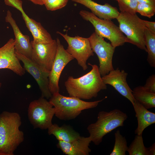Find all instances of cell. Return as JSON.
Returning a JSON list of instances; mask_svg holds the SVG:
<instances>
[{
  "mask_svg": "<svg viewBox=\"0 0 155 155\" xmlns=\"http://www.w3.org/2000/svg\"><path fill=\"white\" fill-rule=\"evenodd\" d=\"M88 64L91 70L83 75L77 78L69 76L65 82V86L69 96L81 99L89 100L96 97L99 92L107 89L103 82L98 67L96 64Z\"/></svg>",
  "mask_w": 155,
  "mask_h": 155,
  "instance_id": "6da1fadb",
  "label": "cell"
},
{
  "mask_svg": "<svg viewBox=\"0 0 155 155\" xmlns=\"http://www.w3.org/2000/svg\"><path fill=\"white\" fill-rule=\"evenodd\" d=\"M21 117L16 112L4 111L0 114V153L1 155H13L24 140L20 129Z\"/></svg>",
  "mask_w": 155,
  "mask_h": 155,
  "instance_id": "7a4b0ae2",
  "label": "cell"
},
{
  "mask_svg": "<svg viewBox=\"0 0 155 155\" xmlns=\"http://www.w3.org/2000/svg\"><path fill=\"white\" fill-rule=\"evenodd\" d=\"M107 97L87 102L74 96H65L57 92L52 94L49 101L55 108V115L57 117L61 120H69L76 118L83 110L96 107Z\"/></svg>",
  "mask_w": 155,
  "mask_h": 155,
  "instance_id": "3957f363",
  "label": "cell"
},
{
  "mask_svg": "<svg viewBox=\"0 0 155 155\" xmlns=\"http://www.w3.org/2000/svg\"><path fill=\"white\" fill-rule=\"evenodd\" d=\"M127 117L126 113L117 109L109 112L100 111L97 121L87 127L91 141L96 145H99L105 135L117 128L123 126Z\"/></svg>",
  "mask_w": 155,
  "mask_h": 155,
  "instance_id": "277c9868",
  "label": "cell"
},
{
  "mask_svg": "<svg viewBox=\"0 0 155 155\" xmlns=\"http://www.w3.org/2000/svg\"><path fill=\"white\" fill-rule=\"evenodd\" d=\"M79 13L84 19L92 24L95 32L98 35L108 39L114 48L122 46L126 42L129 43L119 27L111 20L100 18L92 12L85 10L80 11Z\"/></svg>",
  "mask_w": 155,
  "mask_h": 155,
  "instance_id": "5b68a950",
  "label": "cell"
},
{
  "mask_svg": "<svg viewBox=\"0 0 155 155\" xmlns=\"http://www.w3.org/2000/svg\"><path fill=\"white\" fill-rule=\"evenodd\" d=\"M116 19L120 30L126 35L129 43L147 52L144 37L146 27L143 20L136 14L121 12Z\"/></svg>",
  "mask_w": 155,
  "mask_h": 155,
  "instance_id": "8992f818",
  "label": "cell"
},
{
  "mask_svg": "<svg viewBox=\"0 0 155 155\" xmlns=\"http://www.w3.org/2000/svg\"><path fill=\"white\" fill-rule=\"evenodd\" d=\"M55 108L49 101L41 96L30 103L28 110V120L34 128L48 129L53 124Z\"/></svg>",
  "mask_w": 155,
  "mask_h": 155,
  "instance_id": "52a82bcc",
  "label": "cell"
},
{
  "mask_svg": "<svg viewBox=\"0 0 155 155\" xmlns=\"http://www.w3.org/2000/svg\"><path fill=\"white\" fill-rule=\"evenodd\" d=\"M88 38L93 52L98 58L99 70L101 76L102 77L114 69L112 60L115 48L95 32Z\"/></svg>",
  "mask_w": 155,
  "mask_h": 155,
  "instance_id": "ba28073f",
  "label": "cell"
},
{
  "mask_svg": "<svg viewBox=\"0 0 155 155\" xmlns=\"http://www.w3.org/2000/svg\"><path fill=\"white\" fill-rule=\"evenodd\" d=\"M57 32L67 42L68 46L66 51L76 60L78 64L84 71L86 70L88 68L87 60L94 55L88 38L79 36L73 37L68 36L67 33Z\"/></svg>",
  "mask_w": 155,
  "mask_h": 155,
  "instance_id": "9c48e42d",
  "label": "cell"
},
{
  "mask_svg": "<svg viewBox=\"0 0 155 155\" xmlns=\"http://www.w3.org/2000/svg\"><path fill=\"white\" fill-rule=\"evenodd\" d=\"M56 40L57 53L49 77V88L52 94L59 92V81L61 73L67 64L74 59L64 49L58 38Z\"/></svg>",
  "mask_w": 155,
  "mask_h": 155,
  "instance_id": "30bf717a",
  "label": "cell"
},
{
  "mask_svg": "<svg viewBox=\"0 0 155 155\" xmlns=\"http://www.w3.org/2000/svg\"><path fill=\"white\" fill-rule=\"evenodd\" d=\"M32 48L31 59L44 71L50 72L55 60L57 49L56 40L47 43L31 41Z\"/></svg>",
  "mask_w": 155,
  "mask_h": 155,
  "instance_id": "8fae6325",
  "label": "cell"
},
{
  "mask_svg": "<svg viewBox=\"0 0 155 155\" xmlns=\"http://www.w3.org/2000/svg\"><path fill=\"white\" fill-rule=\"evenodd\" d=\"M15 52L18 59L23 63L25 71L33 77L37 83L41 92V96L49 99L52 95L49 88V72L43 70L31 59L16 51Z\"/></svg>",
  "mask_w": 155,
  "mask_h": 155,
  "instance_id": "7c38bea8",
  "label": "cell"
},
{
  "mask_svg": "<svg viewBox=\"0 0 155 155\" xmlns=\"http://www.w3.org/2000/svg\"><path fill=\"white\" fill-rule=\"evenodd\" d=\"M20 61L16 54L14 39L11 38L0 48V69H9L17 75L22 76L26 71Z\"/></svg>",
  "mask_w": 155,
  "mask_h": 155,
  "instance_id": "4fadbf2b",
  "label": "cell"
},
{
  "mask_svg": "<svg viewBox=\"0 0 155 155\" xmlns=\"http://www.w3.org/2000/svg\"><path fill=\"white\" fill-rule=\"evenodd\" d=\"M128 73L118 68L110 71L102 77L103 82L113 86L120 94L127 99L132 104L135 100L132 95V90L127 81Z\"/></svg>",
  "mask_w": 155,
  "mask_h": 155,
  "instance_id": "5bb4252c",
  "label": "cell"
},
{
  "mask_svg": "<svg viewBox=\"0 0 155 155\" xmlns=\"http://www.w3.org/2000/svg\"><path fill=\"white\" fill-rule=\"evenodd\" d=\"M5 21L10 24L13 30L15 51L31 59L32 48L29 36L22 33L9 10L7 11Z\"/></svg>",
  "mask_w": 155,
  "mask_h": 155,
  "instance_id": "9a60e30c",
  "label": "cell"
},
{
  "mask_svg": "<svg viewBox=\"0 0 155 155\" xmlns=\"http://www.w3.org/2000/svg\"><path fill=\"white\" fill-rule=\"evenodd\" d=\"M91 142L89 136H81L71 142L58 141L57 146L66 155H88L91 151L89 147Z\"/></svg>",
  "mask_w": 155,
  "mask_h": 155,
  "instance_id": "2e32d148",
  "label": "cell"
},
{
  "mask_svg": "<svg viewBox=\"0 0 155 155\" xmlns=\"http://www.w3.org/2000/svg\"><path fill=\"white\" fill-rule=\"evenodd\" d=\"M72 1L80 4L90 9L92 13L98 18L111 20L116 19L120 12L118 9L106 3L102 5L92 0H71Z\"/></svg>",
  "mask_w": 155,
  "mask_h": 155,
  "instance_id": "e0dca14e",
  "label": "cell"
},
{
  "mask_svg": "<svg viewBox=\"0 0 155 155\" xmlns=\"http://www.w3.org/2000/svg\"><path fill=\"white\" fill-rule=\"evenodd\" d=\"M26 27L33 37L32 40L36 43H47L53 40L51 35L40 23L29 17L24 11L21 12Z\"/></svg>",
  "mask_w": 155,
  "mask_h": 155,
  "instance_id": "ac0fdd59",
  "label": "cell"
},
{
  "mask_svg": "<svg viewBox=\"0 0 155 155\" xmlns=\"http://www.w3.org/2000/svg\"><path fill=\"white\" fill-rule=\"evenodd\" d=\"M132 104L137 121V126L135 133L136 135H142L146 127L155 123V113L148 111L135 100Z\"/></svg>",
  "mask_w": 155,
  "mask_h": 155,
  "instance_id": "d6986e66",
  "label": "cell"
},
{
  "mask_svg": "<svg viewBox=\"0 0 155 155\" xmlns=\"http://www.w3.org/2000/svg\"><path fill=\"white\" fill-rule=\"evenodd\" d=\"M48 133L53 135L58 141L66 142H73L81 136L70 126L65 125L59 126L56 124H52L49 127Z\"/></svg>",
  "mask_w": 155,
  "mask_h": 155,
  "instance_id": "ffe728a7",
  "label": "cell"
},
{
  "mask_svg": "<svg viewBox=\"0 0 155 155\" xmlns=\"http://www.w3.org/2000/svg\"><path fill=\"white\" fill-rule=\"evenodd\" d=\"M132 95L135 100L147 109L155 107V93L147 90L143 86L135 87Z\"/></svg>",
  "mask_w": 155,
  "mask_h": 155,
  "instance_id": "44dd1931",
  "label": "cell"
},
{
  "mask_svg": "<svg viewBox=\"0 0 155 155\" xmlns=\"http://www.w3.org/2000/svg\"><path fill=\"white\" fill-rule=\"evenodd\" d=\"M145 41L148 55L147 61L150 66L155 67V34L146 27Z\"/></svg>",
  "mask_w": 155,
  "mask_h": 155,
  "instance_id": "7402d4cb",
  "label": "cell"
},
{
  "mask_svg": "<svg viewBox=\"0 0 155 155\" xmlns=\"http://www.w3.org/2000/svg\"><path fill=\"white\" fill-rule=\"evenodd\" d=\"M127 152L129 155H150L148 148L144 144L142 134H136Z\"/></svg>",
  "mask_w": 155,
  "mask_h": 155,
  "instance_id": "603a6c76",
  "label": "cell"
},
{
  "mask_svg": "<svg viewBox=\"0 0 155 155\" xmlns=\"http://www.w3.org/2000/svg\"><path fill=\"white\" fill-rule=\"evenodd\" d=\"M115 142L110 155H125L128 147L126 139L118 130L114 133Z\"/></svg>",
  "mask_w": 155,
  "mask_h": 155,
  "instance_id": "cb8c5ba5",
  "label": "cell"
},
{
  "mask_svg": "<svg viewBox=\"0 0 155 155\" xmlns=\"http://www.w3.org/2000/svg\"><path fill=\"white\" fill-rule=\"evenodd\" d=\"M117 2L121 12L132 14H136V9L138 3L137 0H118Z\"/></svg>",
  "mask_w": 155,
  "mask_h": 155,
  "instance_id": "d4e9b609",
  "label": "cell"
},
{
  "mask_svg": "<svg viewBox=\"0 0 155 155\" xmlns=\"http://www.w3.org/2000/svg\"><path fill=\"white\" fill-rule=\"evenodd\" d=\"M136 12L142 16L150 18L155 13V5L144 3H138Z\"/></svg>",
  "mask_w": 155,
  "mask_h": 155,
  "instance_id": "484cf974",
  "label": "cell"
},
{
  "mask_svg": "<svg viewBox=\"0 0 155 155\" xmlns=\"http://www.w3.org/2000/svg\"><path fill=\"white\" fill-rule=\"evenodd\" d=\"M69 0H44V5L49 11H55L61 9L67 4Z\"/></svg>",
  "mask_w": 155,
  "mask_h": 155,
  "instance_id": "4316f807",
  "label": "cell"
},
{
  "mask_svg": "<svg viewBox=\"0 0 155 155\" xmlns=\"http://www.w3.org/2000/svg\"><path fill=\"white\" fill-rule=\"evenodd\" d=\"M147 90L155 93V75L152 74L146 80L145 85L143 86Z\"/></svg>",
  "mask_w": 155,
  "mask_h": 155,
  "instance_id": "83f0119b",
  "label": "cell"
},
{
  "mask_svg": "<svg viewBox=\"0 0 155 155\" xmlns=\"http://www.w3.org/2000/svg\"><path fill=\"white\" fill-rule=\"evenodd\" d=\"M5 4L18 9L21 12L24 11L22 7V1L21 0H4Z\"/></svg>",
  "mask_w": 155,
  "mask_h": 155,
  "instance_id": "f1b7e54d",
  "label": "cell"
},
{
  "mask_svg": "<svg viewBox=\"0 0 155 155\" xmlns=\"http://www.w3.org/2000/svg\"><path fill=\"white\" fill-rule=\"evenodd\" d=\"M146 26L150 31L155 34V22L143 20Z\"/></svg>",
  "mask_w": 155,
  "mask_h": 155,
  "instance_id": "f546056e",
  "label": "cell"
},
{
  "mask_svg": "<svg viewBox=\"0 0 155 155\" xmlns=\"http://www.w3.org/2000/svg\"><path fill=\"white\" fill-rule=\"evenodd\" d=\"M138 3H144L155 5V0H137Z\"/></svg>",
  "mask_w": 155,
  "mask_h": 155,
  "instance_id": "4dcf8cb0",
  "label": "cell"
},
{
  "mask_svg": "<svg viewBox=\"0 0 155 155\" xmlns=\"http://www.w3.org/2000/svg\"><path fill=\"white\" fill-rule=\"evenodd\" d=\"M150 155H155V143H154L150 147L148 148Z\"/></svg>",
  "mask_w": 155,
  "mask_h": 155,
  "instance_id": "1f68e13d",
  "label": "cell"
},
{
  "mask_svg": "<svg viewBox=\"0 0 155 155\" xmlns=\"http://www.w3.org/2000/svg\"><path fill=\"white\" fill-rule=\"evenodd\" d=\"M34 4L39 5H44V0H28Z\"/></svg>",
  "mask_w": 155,
  "mask_h": 155,
  "instance_id": "d6a6232c",
  "label": "cell"
},
{
  "mask_svg": "<svg viewBox=\"0 0 155 155\" xmlns=\"http://www.w3.org/2000/svg\"><path fill=\"white\" fill-rule=\"evenodd\" d=\"M1 85H2L1 83L0 82V89L1 88Z\"/></svg>",
  "mask_w": 155,
  "mask_h": 155,
  "instance_id": "836d02e7",
  "label": "cell"
},
{
  "mask_svg": "<svg viewBox=\"0 0 155 155\" xmlns=\"http://www.w3.org/2000/svg\"><path fill=\"white\" fill-rule=\"evenodd\" d=\"M115 0L117 1H118V0Z\"/></svg>",
  "mask_w": 155,
  "mask_h": 155,
  "instance_id": "e575fe53",
  "label": "cell"
},
{
  "mask_svg": "<svg viewBox=\"0 0 155 155\" xmlns=\"http://www.w3.org/2000/svg\"><path fill=\"white\" fill-rule=\"evenodd\" d=\"M0 155H1V153H0Z\"/></svg>",
  "mask_w": 155,
  "mask_h": 155,
  "instance_id": "d590c367",
  "label": "cell"
}]
</instances>
